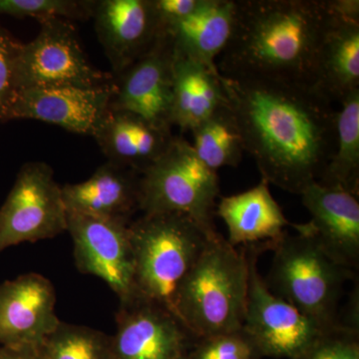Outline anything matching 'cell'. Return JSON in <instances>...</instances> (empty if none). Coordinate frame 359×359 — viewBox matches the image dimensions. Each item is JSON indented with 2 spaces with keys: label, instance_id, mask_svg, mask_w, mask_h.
Here are the masks:
<instances>
[{
  "label": "cell",
  "instance_id": "cell-20",
  "mask_svg": "<svg viewBox=\"0 0 359 359\" xmlns=\"http://www.w3.org/2000/svg\"><path fill=\"white\" fill-rule=\"evenodd\" d=\"M268 182L262 179L254 188L237 195L222 198L217 215L229 231V244L250 245L275 242L292 226L273 199Z\"/></svg>",
  "mask_w": 359,
  "mask_h": 359
},
{
  "label": "cell",
  "instance_id": "cell-19",
  "mask_svg": "<svg viewBox=\"0 0 359 359\" xmlns=\"http://www.w3.org/2000/svg\"><path fill=\"white\" fill-rule=\"evenodd\" d=\"M93 137L108 162L141 175L166 152L174 135L140 116L110 107Z\"/></svg>",
  "mask_w": 359,
  "mask_h": 359
},
{
  "label": "cell",
  "instance_id": "cell-31",
  "mask_svg": "<svg viewBox=\"0 0 359 359\" xmlns=\"http://www.w3.org/2000/svg\"><path fill=\"white\" fill-rule=\"evenodd\" d=\"M0 359H45L40 349L0 347Z\"/></svg>",
  "mask_w": 359,
  "mask_h": 359
},
{
  "label": "cell",
  "instance_id": "cell-21",
  "mask_svg": "<svg viewBox=\"0 0 359 359\" xmlns=\"http://www.w3.org/2000/svg\"><path fill=\"white\" fill-rule=\"evenodd\" d=\"M236 0H202L198 8L165 30L175 53L219 70L233 29Z\"/></svg>",
  "mask_w": 359,
  "mask_h": 359
},
{
  "label": "cell",
  "instance_id": "cell-14",
  "mask_svg": "<svg viewBox=\"0 0 359 359\" xmlns=\"http://www.w3.org/2000/svg\"><path fill=\"white\" fill-rule=\"evenodd\" d=\"M116 323L110 359H179L187 354L190 332L158 304L140 299L120 302Z\"/></svg>",
  "mask_w": 359,
  "mask_h": 359
},
{
  "label": "cell",
  "instance_id": "cell-4",
  "mask_svg": "<svg viewBox=\"0 0 359 359\" xmlns=\"http://www.w3.org/2000/svg\"><path fill=\"white\" fill-rule=\"evenodd\" d=\"M134 257V299L175 316L177 295L202 254L210 233L179 214H142L129 224Z\"/></svg>",
  "mask_w": 359,
  "mask_h": 359
},
{
  "label": "cell",
  "instance_id": "cell-5",
  "mask_svg": "<svg viewBox=\"0 0 359 359\" xmlns=\"http://www.w3.org/2000/svg\"><path fill=\"white\" fill-rule=\"evenodd\" d=\"M297 235L287 231L275 242L273 264L268 280L269 290L323 330L341 327L337 309L344 283L353 271L332 259L316 238L297 228Z\"/></svg>",
  "mask_w": 359,
  "mask_h": 359
},
{
  "label": "cell",
  "instance_id": "cell-10",
  "mask_svg": "<svg viewBox=\"0 0 359 359\" xmlns=\"http://www.w3.org/2000/svg\"><path fill=\"white\" fill-rule=\"evenodd\" d=\"M129 224L67 212V231L73 241L78 269L101 278L120 302L134 299V257Z\"/></svg>",
  "mask_w": 359,
  "mask_h": 359
},
{
  "label": "cell",
  "instance_id": "cell-30",
  "mask_svg": "<svg viewBox=\"0 0 359 359\" xmlns=\"http://www.w3.org/2000/svg\"><path fill=\"white\" fill-rule=\"evenodd\" d=\"M201 2L202 0H153L162 32L190 15Z\"/></svg>",
  "mask_w": 359,
  "mask_h": 359
},
{
  "label": "cell",
  "instance_id": "cell-29",
  "mask_svg": "<svg viewBox=\"0 0 359 359\" xmlns=\"http://www.w3.org/2000/svg\"><path fill=\"white\" fill-rule=\"evenodd\" d=\"M356 332L342 325L327 330L301 359H359Z\"/></svg>",
  "mask_w": 359,
  "mask_h": 359
},
{
  "label": "cell",
  "instance_id": "cell-26",
  "mask_svg": "<svg viewBox=\"0 0 359 359\" xmlns=\"http://www.w3.org/2000/svg\"><path fill=\"white\" fill-rule=\"evenodd\" d=\"M92 1L74 0H0V15L35 18L43 21L65 18L74 20L91 15Z\"/></svg>",
  "mask_w": 359,
  "mask_h": 359
},
{
  "label": "cell",
  "instance_id": "cell-23",
  "mask_svg": "<svg viewBox=\"0 0 359 359\" xmlns=\"http://www.w3.org/2000/svg\"><path fill=\"white\" fill-rule=\"evenodd\" d=\"M337 142L318 183L359 195V90L339 103Z\"/></svg>",
  "mask_w": 359,
  "mask_h": 359
},
{
  "label": "cell",
  "instance_id": "cell-25",
  "mask_svg": "<svg viewBox=\"0 0 359 359\" xmlns=\"http://www.w3.org/2000/svg\"><path fill=\"white\" fill-rule=\"evenodd\" d=\"M40 351L45 359H110L111 337L94 328L60 321Z\"/></svg>",
  "mask_w": 359,
  "mask_h": 359
},
{
  "label": "cell",
  "instance_id": "cell-18",
  "mask_svg": "<svg viewBox=\"0 0 359 359\" xmlns=\"http://www.w3.org/2000/svg\"><path fill=\"white\" fill-rule=\"evenodd\" d=\"M140 175L107 162L81 183L61 187L66 211L131 223L139 211Z\"/></svg>",
  "mask_w": 359,
  "mask_h": 359
},
{
  "label": "cell",
  "instance_id": "cell-13",
  "mask_svg": "<svg viewBox=\"0 0 359 359\" xmlns=\"http://www.w3.org/2000/svg\"><path fill=\"white\" fill-rule=\"evenodd\" d=\"M115 81L104 86L41 87L18 92L11 120H37L79 135L94 136L109 112Z\"/></svg>",
  "mask_w": 359,
  "mask_h": 359
},
{
  "label": "cell",
  "instance_id": "cell-8",
  "mask_svg": "<svg viewBox=\"0 0 359 359\" xmlns=\"http://www.w3.org/2000/svg\"><path fill=\"white\" fill-rule=\"evenodd\" d=\"M65 231L67 212L53 170L46 163H26L0 208V254L13 245L47 240Z\"/></svg>",
  "mask_w": 359,
  "mask_h": 359
},
{
  "label": "cell",
  "instance_id": "cell-7",
  "mask_svg": "<svg viewBox=\"0 0 359 359\" xmlns=\"http://www.w3.org/2000/svg\"><path fill=\"white\" fill-rule=\"evenodd\" d=\"M40 25L36 37L20 45L15 63L18 92L55 86L91 88L114 82V75L90 63L71 20L55 18Z\"/></svg>",
  "mask_w": 359,
  "mask_h": 359
},
{
  "label": "cell",
  "instance_id": "cell-6",
  "mask_svg": "<svg viewBox=\"0 0 359 359\" xmlns=\"http://www.w3.org/2000/svg\"><path fill=\"white\" fill-rule=\"evenodd\" d=\"M219 195L217 172L199 159L190 142L174 136L166 152L140 175L139 211L183 215L215 233Z\"/></svg>",
  "mask_w": 359,
  "mask_h": 359
},
{
  "label": "cell",
  "instance_id": "cell-17",
  "mask_svg": "<svg viewBox=\"0 0 359 359\" xmlns=\"http://www.w3.org/2000/svg\"><path fill=\"white\" fill-rule=\"evenodd\" d=\"M334 9L313 86L332 103H340L359 90V1L334 0Z\"/></svg>",
  "mask_w": 359,
  "mask_h": 359
},
{
  "label": "cell",
  "instance_id": "cell-22",
  "mask_svg": "<svg viewBox=\"0 0 359 359\" xmlns=\"http://www.w3.org/2000/svg\"><path fill=\"white\" fill-rule=\"evenodd\" d=\"M173 79L172 126L183 132L192 131L228 102L219 70L175 52Z\"/></svg>",
  "mask_w": 359,
  "mask_h": 359
},
{
  "label": "cell",
  "instance_id": "cell-28",
  "mask_svg": "<svg viewBox=\"0 0 359 359\" xmlns=\"http://www.w3.org/2000/svg\"><path fill=\"white\" fill-rule=\"evenodd\" d=\"M21 42L0 26V123L11 121V111L18 95L15 63Z\"/></svg>",
  "mask_w": 359,
  "mask_h": 359
},
{
  "label": "cell",
  "instance_id": "cell-9",
  "mask_svg": "<svg viewBox=\"0 0 359 359\" xmlns=\"http://www.w3.org/2000/svg\"><path fill=\"white\" fill-rule=\"evenodd\" d=\"M248 247L249 290L243 330L262 355L301 359L327 330L269 290L257 269L259 248Z\"/></svg>",
  "mask_w": 359,
  "mask_h": 359
},
{
  "label": "cell",
  "instance_id": "cell-27",
  "mask_svg": "<svg viewBox=\"0 0 359 359\" xmlns=\"http://www.w3.org/2000/svg\"><path fill=\"white\" fill-rule=\"evenodd\" d=\"M262 354L244 330L201 339L191 359H257Z\"/></svg>",
  "mask_w": 359,
  "mask_h": 359
},
{
  "label": "cell",
  "instance_id": "cell-3",
  "mask_svg": "<svg viewBox=\"0 0 359 359\" xmlns=\"http://www.w3.org/2000/svg\"><path fill=\"white\" fill-rule=\"evenodd\" d=\"M249 290L247 250H238L219 233L208 240L187 276L175 316L198 339L240 332Z\"/></svg>",
  "mask_w": 359,
  "mask_h": 359
},
{
  "label": "cell",
  "instance_id": "cell-2",
  "mask_svg": "<svg viewBox=\"0 0 359 359\" xmlns=\"http://www.w3.org/2000/svg\"><path fill=\"white\" fill-rule=\"evenodd\" d=\"M334 0H236L230 40L217 62L224 77L313 85Z\"/></svg>",
  "mask_w": 359,
  "mask_h": 359
},
{
  "label": "cell",
  "instance_id": "cell-16",
  "mask_svg": "<svg viewBox=\"0 0 359 359\" xmlns=\"http://www.w3.org/2000/svg\"><path fill=\"white\" fill-rule=\"evenodd\" d=\"M302 204L311 214L297 228L316 238L328 256L344 268L359 263V203L353 194L313 182L302 191Z\"/></svg>",
  "mask_w": 359,
  "mask_h": 359
},
{
  "label": "cell",
  "instance_id": "cell-11",
  "mask_svg": "<svg viewBox=\"0 0 359 359\" xmlns=\"http://www.w3.org/2000/svg\"><path fill=\"white\" fill-rule=\"evenodd\" d=\"M174 52L163 33L154 45L117 78L111 108L127 111L159 128L172 130Z\"/></svg>",
  "mask_w": 359,
  "mask_h": 359
},
{
  "label": "cell",
  "instance_id": "cell-12",
  "mask_svg": "<svg viewBox=\"0 0 359 359\" xmlns=\"http://www.w3.org/2000/svg\"><path fill=\"white\" fill-rule=\"evenodd\" d=\"M56 292L48 278L25 273L0 285V344L40 349L57 327Z\"/></svg>",
  "mask_w": 359,
  "mask_h": 359
},
{
  "label": "cell",
  "instance_id": "cell-32",
  "mask_svg": "<svg viewBox=\"0 0 359 359\" xmlns=\"http://www.w3.org/2000/svg\"><path fill=\"white\" fill-rule=\"evenodd\" d=\"M179 359H191V358H189L188 354H185V355L182 356V358H179Z\"/></svg>",
  "mask_w": 359,
  "mask_h": 359
},
{
  "label": "cell",
  "instance_id": "cell-24",
  "mask_svg": "<svg viewBox=\"0 0 359 359\" xmlns=\"http://www.w3.org/2000/svg\"><path fill=\"white\" fill-rule=\"evenodd\" d=\"M191 132L194 150L205 166L216 172L238 166L245 153L244 139L229 100Z\"/></svg>",
  "mask_w": 359,
  "mask_h": 359
},
{
  "label": "cell",
  "instance_id": "cell-15",
  "mask_svg": "<svg viewBox=\"0 0 359 359\" xmlns=\"http://www.w3.org/2000/svg\"><path fill=\"white\" fill-rule=\"evenodd\" d=\"M91 16L116 77L143 56L163 34L153 0L92 1Z\"/></svg>",
  "mask_w": 359,
  "mask_h": 359
},
{
  "label": "cell",
  "instance_id": "cell-1",
  "mask_svg": "<svg viewBox=\"0 0 359 359\" xmlns=\"http://www.w3.org/2000/svg\"><path fill=\"white\" fill-rule=\"evenodd\" d=\"M223 83L262 179L295 195L318 182L337 142L334 103L311 85L224 76Z\"/></svg>",
  "mask_w": 359,
  "mask_h": 359
}]
</instances>
